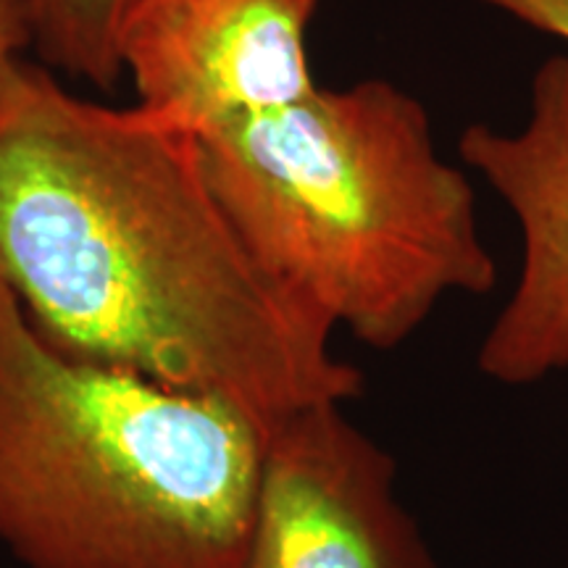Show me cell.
I'll return each instance as SVG.
<instances>
[{
	"mask_svg": "<svg viewBox=\"0 0 568 568\" xmlns=\"http://www.w3.org/2000/svg\"><path fill=\"white\" fill-rule=\"evenodd\" d=\"M0 274L63 351L266 422L364 395L335 329L232 226L201 138L32 55L0 67Z\"/></svg>",
	"mask_w": 568,
	"mask_h": 568,
	"instance_id": "1",
	"label": "cell"
},
{
	"mask_svg": "<svg viewBox=\"0 0 568 568\" xmlns=\"http://www.w3.org/2000/svg\"><path fill=\"white\" fill-rule=\"evenodd\" d=\"M266 432L53 345L0 274V542L24 568H245Z\"/></svg>",
	"mask_w": 568,
	"mask_h": 568,
	"instance_id": "2",
	"label": "cell"
},
{
	"mask_svg": "<svg viewBox=\"0 0 568 568\" xmlns=\"http://www.w3.org/2000/svg\"><path fill=\"white\" fill-rule=\"evenodd\" d=\"M213 195L253 258L332 329L395 351L450 295H487L497 266L471 182L439 159L424 103L387 80L201 138Z\"/></svg>",
	"mask_w": 568,
	"mask_h": 568,
	"instance_id": "3",
	"label": "cell"
},
{
	"mask_svg": "<svg viewBox=\"0 0 568 568\" xmlns=\"http://www.w3.org/2000/svg\"><path fill=\"white\" fill-rule=\"evenodd\" d=\"M395 471L343 403L272 418L245 568H437Z\"/></svg>",
	"mask_w": 568,
	"mask_h": 568,
	"instance_id": "4",
	"label": "cell"
},
{
	"mask_svg": "<svg viewBox=\"0 0 568 568\" xmlns=\"http://www.w3.org/2000/svg\"><path fill=\"white\" fill-rule=\"evenodd\" d=\"M322 0H138L119 38L140 109L209 134L303 101Z\"/></svg>",
	"mask_w": 568,
	"mask_h": 568,
	"instance_id": "5",
	"label": "cell"
},
{
	"mask_svg": "<svg viewBox=\"0 0 568 568\" xmlns=\"http://www.w3.org/2000/svg\"><path fill=\"white\" fill-rule=\"evenodd\" d=\"M458 155L506 201L521 232L514 293L481 339L479 372L506 387L537 385L568 368V55L537 69L524 130L471 124Z\"/></svg>",
	"mask_w": 568,
	"mask_h": 568,
	"instance_id": "6",
	"label": "cell"
},
{
	"mask_svg": "<svg viewBox=\"0 0 568 568\" xmlns=\"http://www.w3.org/2000/svg\"><path fill=\"white\" fill-rule=\"evenodd\" d=\"M138 0H24L30 55L63 80L113 90L122 82L119 38Z\"/></svg>",
	"mask_w": 568,
	"mask_h": 568,
	"instance_id": "7",
	"label": "cell"
},
{
	"mask_svg": "<svg viewBox=\"0 0 568 568\" xmlns=\"http://www.w3.org/2000/svg\"><path fill=\"white\" fill-rule=\"evenodd\" d=\"M474 3L508 13L531 30L568 42V0H474Z\"/></svg>",
	"mask_w": 568,
	"mask_h": 568,
	"instance_id": "8",
	"label": "cell"
},
{
	"mask_svg": "<svg viewBox=\"0 0 568 568\" xmlns=\"http://www.w3.org/2000/svg\"><path fill=\"white\" fill-rule=\"evenodd\" d=\"M30 42L24 0H0V67L30 55Z\"/></svg>",
	"mask_w": 568,
	"mask_h": 568,
	"instance_id": "9",
	"label": "cell"
}]
</instances>
